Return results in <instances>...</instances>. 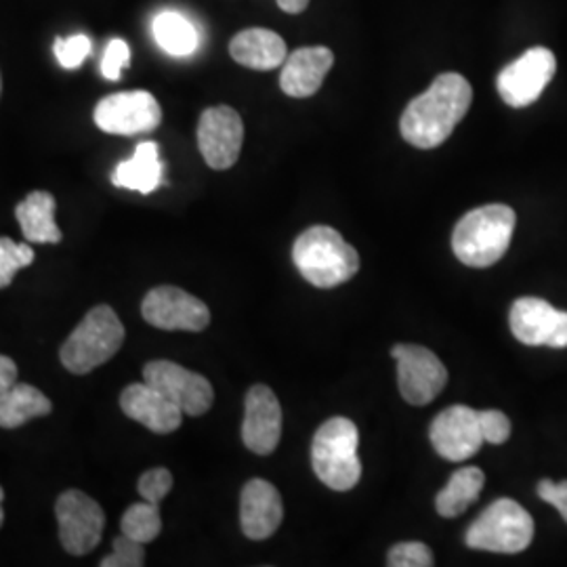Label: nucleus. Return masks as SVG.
Segmentation results:
<instances>
[{"instance_id": "c9c22d12", "label": "nucleus", "mask_w": 567, "mask_h": 567, "mask_svg": "<svg viewBox=\"0 0 567 567\" xmlns=\"http://www.w3.org/2000/svg\"><path fill=\"white\" fill-rule=\"evenodd\" d=\"M278 7L288 16H299L309 7V0H278Z\"/></svg>"}, {"instance_id": "f03ea898", "label": "nucleus", "mask_w": 567, "mask_h": 567, "mask_svg": "<svg viewBox=\"0 0 567 567\" xmlns=\"http://www.w3.org/2000/svg\"><path fill=\"white\" fill-rule=\"evenodd\" d=\"M517 215L507 204L480 206L454 227L452 250L461 264L484 269L498 264L511 246Z\"/></svg>"}, {"instance_id": "1a4fd4ad", "label": "nucleus", "mask_w": 567, "mask_h": 567, "mask_svg": "<svg viewBox=\"0 0 567 567\" xmlns=\"http://www.w3.org/2000/svg\"><path fill=\"white\" fill-rule=\"evenodd\" d=\"M61 547L70 555H89L102 540L105 515L100 503L81 489H65L55 503Z\"/></svg>"}, {"instance_id": "6e6552de", "label": "nucleus", "mask_w": 567, "mask_h": 567, "mask_svg": "<svg viewBox=\"0 0 567 567\" xmlns=\"http://www.w3.org/2000/svg\"><path fill=\"white\" fill-rule=\"evenodd\" d=\"M95 124L110 135H142L152 133L163 122V110L147 91H124L103 97L95 105Z\"/></svg>"}, {"instance_id": "7c9ffc66", "label": "nucleus", "mask_w": 567, "mask_h": 567, "mask_svg": "<svg viewBox=\"0 0 567 567\" xmlns=\"http://www.w3.org/2000/svg\"><path fill=\"white\" fill-rule=\"evenodd\" d=\"M53 51L65 70H74L91 55V41L84 34H76L70 39H58Z\"/></svg>"}, {"instance_id": "39448f33", "label": "nucleus", "mask_w": 567, "mask_h": 567, "mask_svg": "<svg viewBox=\"0 0 567 567\" xmlns=\"http://www.w3.org/2000/svg\"><path fill=\"white\" fill-rule=\"evenodd\" d=\"M124 343V326L110 305L93 307L61 344L60 360L72 374H89L112 360Z\"/></svg>"}, {"instance_id": "473e14b6", "label": "nucleus", "mask_w": 567, "mask_h": 567, "mask_svg": "<svg viewBox=\"0 0 567 567\" xmlns=\"http://www.w3.org/2000/svg\"><path fill=\"white\" fill-rule=\"evenodd\" d=\"M131 61V49L122 39H114L107 44L102 60L103 79L107 81H121L122 70Z\"/></svg>"}, {"instance_id": "2f4dec72", "label": "nucleus", "mask_w": 567, "mask_h": 567, "mask_svg": "<svg viewBox=\"0 0 567 567\" xmlns=\"http://www.w3.org/2000/svg\"><path fill=\"white\" fill-rule=\"evenodd\" d=\"M477 416H480V429L486 444L501 446L511 437V421L501 410H482L477 412Z\"/></svg>"}, {"instance_id": "cd10ccee", "label": "nucleus", "mask_w": 567, "mask_h": 567, "mask_svg": "<svg viewBox=\"0 0 567 567\" xmlns=\"http://www.w3.org/2000/svg\"><path fill=\"white\" fill-rule=\"evenodd\" d=\"M145 564L143 543L121 534L112 543V553L102 559V567H142Z\"/></svg>"}, {"instance_id": "a211bd4d", "label": "nucleus", "mask_w": 567, "mask_h": 567, "mask_svg": "<svg viewBox=\"0 0 567 567\" xmlns=\"http://www.w3.org/2000/svg\"><path fill=\"white\" fill-rule=\"evenodd\" d=\"M121 408L128 419L142 423L158 435L173 433L182 426V408L166 400L158 389L147 385L145 381L133 383L122 391Z\"/></svg>"}, {"instance_id": "c756f323", "label": "nucleus", "mask_w": 567, "mask_h": 567, "mask_svg": "<svg viewBox=\"0 0 567 567\" xmlns=\"http://www.w3.org/2000/svg\"><path fill=\"white\" fill-rule=\"evenodd\" d=\"M140 494H142L143 501L147 503H154V505H161L166 494L171 492L173 487V475L168 468L164 466H156V468H150L145 471L142 477H140Z\"/></svg>"}, {"instance_id": "a878e982", "label": "nucleus", "mask_w": 567, "mask_h": 567, "mask_svg": "<svg viewBox=\"0 0 567 567\" xmlns=\"http://www.w3.org/2000/svg\"><path fill=\"white\" fill-rule=\"evenodd\" d=\"M122 534H126L128 538L137 540V543H152L158 538V534L163 532V517H161V508L154 503H137L126 508V513L122 515Z\"/></svg>"}, {"instance_id": "aec40b11", "label": "nucleus", "mask_w": 567, "mask_h": 567, "mask_svg": "<svg viewBox=\"0 0 567 567\" xmlns=\"http://www.w3.org/2000/svg\"><path fill=\"white\" fill-rule=\"evenodd\" d=\"M229 55L244 68L269 72L282 65L288 58V51L280 34L265 28H250L238 32L231 39Z\"/></svg>"}, {"instance_id": "f8f14e48", "label": "nucleus", "mask_w": 567, "mask_h": 567, "mask_svg": "<svg viewBox=\"0 0 567 567\" xmlns=\"http://www.w3.org/2000/svg\"><path fill=\"white\" fill-rule=\"evenodd\" d=\"M243 142L244 122L234 107L215 105L204 110L198 122V147L210 168H231L240 158Z\"/></svg>"}, {"instance_id": "423d86ee", "label": "nucleus", "mask_w": 567, "mask_h": 567, "mask_svg": "<svg viewBox=\"0 0 567 567\" xmlns=\"http://www.w3.org/2000/svg\"><path fill=\"white\" fill-rule=\"evenodd\" d=\"M534 538V519L511 498H498L466 529V547L489 553H522Z\"/></svg>"}, {"instance_id": "0eeeda50", "label": "nucleus", "mask_w": 567, "mask_h": 567, "mask_svg": "<svg viewBox=\"0 0 567 567\" xmlns=\"http://www.w3.org/2000/svg\"><path fill=\"white\" fill-rule=\"evenodd\" d=\"M398 362L400 393L408 404H431L447 383L446 365L421 344L398 343L391 349Z\"/></svg>"}, {"instance_id": "393cba45", "label": "nucleus", "mask_w": 567, "mask_h": 567, "mask_svg": "<svg viewBox=\"0 0 567 567\" xmlns=\"http://www.w3.org/2000/svg\"><path fill=\"white\" fill-rule=\"evenodd\" d=\"M154 39L168 55L185 58L198 49V32L194 23L185 20L179 13L166 11L154 20Z\"/></svg>"}, {"instance_id": "4468645a", "label": "nucleus", "mask_w": 567, "mask_h": 567, "mask_svg": "<svg viewBox=\"0 0 567 567\" xmlns=\"http://www.w3.org/2000/svg\"><path fill=\"white\" fill-rule=\"evenodd\" d=\"M511 332L519 343L529 347H567V311L547 303L545 299H517L508 313Z\"/></svg>"}, {"instance_id": "9d476101", "label": "nucleus", "mask_w": 567, "mask_h": 567, "mask_svg": "<svg viewBox=\"0 0 567 567\" xmlns=\"http://www.w3.org/2000/svg\"><path fill=\"white\" fill-rule=\"evenodd\" d=\"M557 72V60L547 47H534L508 63L496 79L503 102L511 107H527L536 102Z\"/></svg>"}, {"instance_id": "e433bc0d", "label": "nucleus", "mask_w": 567, "mask_h": 567, "mask_svg": "<svg viewBox=\"0 0 567 567\" xmlns=\"http://www.w3.org/2000/svg\"><path fill=\"white\" fill-rule=\"evenodd\" d=\"M2 498H4V489L0 487V526H2V522H4V511H2Z\"/></svg>"}, {"instance_id": "72a5a7b5", "label": "nucleus", "mask_w": 567, "mask_h": 567, "mask_svg": "<svg viewBox=\"0 0 567 567\" xmlns=\"http://www.w3.org/2000/svg\"><path fill=\"white\" fill-rule=\"evenodd\" d=\"M538 496L557 508L561 513V517L566 519L567 524V482H550V480H543L538 484Z\"/></svg>"}, {"instance_id": "4be33fe9", "label": "nucleus", "mask_w": 567, "mask_h": 567, "mask_svg": "<svg viewBox=\"0 0 567 567\" xmlns=\"http://www.w3.org/2000/svg\"><path fill=\"white\" fill-rule=\"evenodd\" d=\"M55 196L49 192H32L16 206V217L28 243H61L63 236L55 224Z\"/></svg>"}, {"instance_id": "bb28decb", "label": "nucleus", "mask_w": 567, "mask_h": 567, "mask_svg": "<svg viewBox=\"0 0 567 567\" xmlns=\"http://www.w3.org/2000/svg\"><path fill=\"white\" fill-rule=\"evenodd\" d=\"M34 250L30 244H16L11 238H0V288L13 282L16 274L34 264Z\"/></svg>"}, {"instance_id": "7ed1b4c3", "label": "nucleus", "mask_w": 567, "mask_h": 567, "mask_svg": "<svg viewBox=\"0 0 567 567\" xmlns=\"http://www.w3.org/2000/svg\"><path fill=\"white\" fill-rule=\"evenodd\" d=\"M292 261L305 280L316 288L341 286L360 269L358 250L328 225L309 227L297 238L292 246Z\"/></svg>"}, {"instance_id": "412c9836", "label": "nucleus", "mask_w": 567, "mask_h": 567, "mask_svg": "<svg viewBox=\"0 0 567 567\" xmlns=\"http://www.w3.org/2000/svg\"><path fill=\"white\" fill-rule=\"evenodd\" d=\"M164 164L158 143L143 142L137 145L133 158L118 164L112 173V183L122 189L152 194L163 185Z\"/></svg>"}, {"instance_id": "f704fd0d", "label": "nucleus", "mask_w": 567, "mask_h": 567, "mask_svg": "<svg viewBox=\"0 0 567 567\" xmlns=\"http://www.w3.org/2000/svg\"><path fill=\"white\" fill-rule=\"evenodd\" d=\"M16 383H18V364L11 358L0 355V393Z\"/></svg>"}, {"instance_id": "b1692460", "label": "nucleus", "mask_w": 567, "mask_h": 567, "mask_svg": "<svg viewBox=\"0 0 567 567\" xmlns=\"http://www.w3.org/2000/svg\"><path fill=\"white\" fill-rule=\"evenodd\" d=\"M484 484H486V475L482 468H477V466L458 468L450 477L446 487L435 498L437 513L446 519H454V517L463 515L466 508L471 507L473 503H477Z\"/></svg>"}, {"instance_id": "5701e85b", "label": "nucleus", "mask_w": 567, "mask_h": 567, "mask_svg": "<svg viewBox=\"0 0 567 567\" xmlns=\"http://www.w3.org/2000/svg\"><path fill=\"white\" fill-rule=\"evenodd\" d=\"M51 400L37 386L16 383L0 393V426L18 429L32 419L51 414Z\"/></svg>"}, {"instance_id": "20e7f679", "label": "nucleus", "mask_w": 567, "mask_h": 567, "mask_svg": "<svg viewBox=\"0 0 567 567\" xmlns=\"http://www.w3.org/2000/svg\"><path fill=\"white\" fill-rule=\"evenodd\" d=\"M360 431L349 419L334 416L316 431L311 465L318 480L334 492H347L360 484L362 463L358 456Z\"/></svg>"}, {"instance_id": "f3484780", "label": "nucleus", "mask_w": 567, "mask_h": 567, "mask_svg": "<svg viewBox=\"0 0 567 567\" xmlns=\"http://www.w3.org/2000/svg\"><path fill=\"white\" fill-rule=\"evenodd\" d=\"M284 505L280 492L265 480H250L240 496V526L250 540H265L282 524Z\"/></svg>"}, {"instance_id": "9b49d317", "label": "nucleus", "mask_w": 567, "mask_h": 567, "mask_svg": "<svg viewBox=\"0 0 567 567\" xmlns=\"http://www.w3.org/2000/svg\"><path fill=\"white\" fill-rule=\"evenodd\" d=\"M143 381L158 389L166 400L182 408L183 414L187 416H203L215 402L213 385L203 374L192 372L168 360H156L145 364Z\"/></svg>"}, {"instance_id": "f257e3e1", "label": "nucleus", "mask_w": 567, "mask_h": 567, "mask_svg": "<svg viewBox=\"0 0 567 567\" xmlns=\"http://www.w3.org/2000/svg\"><path fill=\"white\" fill-rule=\"evenodd\" d=\"M471 103L473 89L465 76L440 74L423 95L408 103L400 122L402 137L419 150H433L454 133Z\"/></svg>"}, {"instance_id": "dca6fc26", "label": "nucleus", "mask_w": 567, "mask_h": 567, "mask_svg": "<svg viewBox=\"0 0 567 567\" xmlns=\"http://www.w3.org/2000/svg\"><path fill=\"white\" fill-rule=\"evenodd\" d=\"M282 437V405L265 385L248 389L244 400L243 442L250 452L267 456Z\"/></svg>"}, {"instance_id": "2eb2a0df", "label": "nucleus", "mask_w": 567, "mask_h": 567, "mask_svg": "<svg viewBox=\"0 0 567 567\" xmlns=\"http://www.w3.org/2000/svg\"><path fill=\"white\" fill-rule=\"evenodd\" d=\"M435 452L450 463H463L484 446L477 410L468 405H450L440 412L429 429Z\"/></svg>"}, {"instance_id": "4c0bfd02", "label": "nucleus", "mask_w": 567, "mask_h": 567, "mask_svg": "<svg viewBox=\"0 0 567 567\" xmlns=\"http://www.w3.org/2000/svg\"><path fill=\"white\" fill-rule=\"evenodd\" d=\"M0 93H2V76H0Z\"/></svg>"}, {"instance_id": "c85d7f7f", "label": "nucleus", "mask_w": 567, "mask_h": 567, "mask_svg": "<svg viewBox=\"0 0 567 567\" xmlns=\"http://www.w3.org/2000/svg\"><path fill=\"white\" fill-rule=\"evenodd\" d=\"M386 564L391 567H431L435 559L431 548L423 543H400L389 550Z\"/></svg>"}, {"instance_id": "6ab92c4d", "label": "nucleus", "mask_w": 567, "mask_h": 567, "mask_svg": "<svg viewBox=\"0 0 567 567\" xmlns=\"http://www.w3.org/2000/svg\"><path fill=\"white\" fill-rule=\"evenodd\" d=\"M334 55L328 47H303L292 51L282 63L280 86L288 97L305 100L320 91Z\"/></svg>"}, {"instance_id": "ddd939ff", "label": "nucleus", "mask_w": 567, "mask_h": 567, "mask_svg": "<svg viewBox=\"0 0 567 567\" xmlns=\"http://www.w3.org/2000/svg\"><path fill=\"white\" fill-rule=\"evenodd\" d=\"M143 320L161 330L200 332L210 322L208 307L177 286L152 288L142 303Z\"/></svg>"}]
</instances>
